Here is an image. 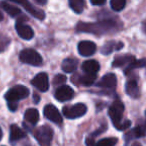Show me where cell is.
<instances>
[{"label": "cell", "instance_id": "6da1fadb", "mask_svg": "<svg viewBox=\"0 0 146 146\" xmlns=\"http://www.w3.org/2000/svg\"><path fill=\"white\" fill-rule=\"evenodd\" d=\"M121 28V24L116 22L113 19L100 21L94 23L79 22L76 25V31L82 33H91L95 35H103L108 33H113Z\"/></svg>", "mask_w": 146, "mask_h": 146}, {"label": "cell", "instance_id": "7a4b0ae2", "mask_svg": "<svg viewBox=\"0 0 146 146\" xmlns=\"http://www.w3.org/2000/svg\"><path fill=\"white\" fill-rule=\"evenodd\" d=\"M33 135L40 146H51V144H52L53 130L49 126H40L34 130Z\"/></svg>", "mask_w": 146, "mask_h": 146}, {"label": "cell", "instance_id": "3957f363", "mask_svg": "<svg viewBox=\"0 0 146 146\" xmlns=\"http://www.w3.org/2000/svg\"><path fill=\"white\" fill-rule=\"evenodd\" d=\"M29 95V89L23 85H16L9 89L5 93V99L7 103H17L19 100L27 98Z\"/></svg>", "mask_w": 146, "mask_h": 146}, {"label": "cell", "instance_id": "277c9868", "mask_svg": "<svg viewBox=\"0 0 146 146\" xmlns=\"http://www.w3.org/2000/svg\"><path fill=\"white\" fill-rule=\"evenodd\" d=\"M19 59L21 62L25 64L32 65V66H40L43 62V59L41 55L34 49L27 48L23 49L19 54Z\"/></svg>", "mask_w": 146, "mask_h": 146}, {"label": "cell", "instance_id": "5b68a950", "mask_svg": "<svg viewBox=\"0 0 146 146\" xmlns=\"http://www.w3.org/2000/svg\"><path fill=\"white\" fill-rule=\"evenodd\" d=\"M123 112H124V104L119 99L114 100V102L110 105L109 109H108V114H109L110 119H111L112 123H113V125L115 127H117L122 122Z\"/></svg>", "mask_w": 146, "mask_h": 146}, {"label": "cell", "instance_id": "8992f818", "mask_svg": "<svg viewBox=\"0 0 146 146\" xmlns=\"http://www.w3.org/2000/svg\"><path fill=\"white\" fill-rule=\"evenodd\" d=\"M63 115L68 119H76L87 112V106L83 103H77L72 106H65L62 109Z\"/></svg>", "mask_w": 146, "mask_h": 146}, {"label": "cell", "instance_id": "52a82bcc", "mask_svg": "<svg viewBox=\"0 0 146 146\" xmlns=\"http://www.w3.org/2000/svg\"><path fill=\"white\" fill-rule=\"evenodd\" d=\"M11 2L17 3V4H20L24 7V9L29 13L30 15H32L33 17L39 19V20H43L45 18V13L44 11H42L41 9L35 7L34 5H32L29 0H9Z\"/></svg>", "mask_w": 146, "mask_h": 146}, {"label": "cell", "instance_id": "ba28073f", "mask_svg": "<svg viewBox=\"0 0 146 146\" xmlns=\"http://www.w3.org/2000/svg\"><path fill=\"white\" fill-rule=\"evenodd\" d=\"M75 93H74V90L68 85H61L59 86L56 89L54 93V97L56 100L60 102H65L69 101L74 97Z\"/></svg>", "mask_w": 146, "mask_h": 146}, {"label": "cell", "instance_id": "9c48e42d", "mask_svg": "<svg viewBox=\"0 0 146 146\" xmlns=\"http://www.w3.org/2000/svg\"><path fill=\"white\" fill-rule=\"evenodd\" d=\"M31 84L34 87H36L39 91L41 92H46L49 88V80H48V75L46 73L41 72L38 73L37 75L34 76L32 80H31Z\"/></svg>", "mask_w": 146, "mask_h": 146}, {"label": "cell", "instance_id": "30bf717a", "mask_svg": "<svg viewBox=\"0 0 146 146\" xmlns=\"http://www.w3.org/2000/svg\"><path fill=\"white\" fill-rule=\"evenodd\" d=\"M44 115L48 120L52 121L55 124H61L62 123V116H61L60 112L58 111L56 107L52 104H47L44 107Z\"/></svg>", "mask_w": 146, "mask_h": 146}, {"label": "cell", "instance_id": "8fae6325", "mask_svg": "<svg viewBox=\"0 0 146 146\" xmlns=\"http://www.w3.org/2000/svg\"><path fill=\"white\" fill-rule=\"evenodd\" d=\"M15 29L16 32L19 36L24 40H30L34 36V31L31 28L29 25L24 24L23 22H21L20 20H18L15 24Z\"/></svg>", "mask_w": 146, "mask_h": 146}, {"label": "cell", "instance_id": "7c38bea8", "mask_svg": "<svg viewBox=\"0 0 146 146\" xmlns=\"http://www.w3.org/2000/svg\"><path fill=\"white\" fill-rule=\"evenodd\" d=\"M78 52L82 56H91L96 52V44L93 43L92 41H81L78 44Z\"/></svg>", "mask_w": 146, "mask_h": 146}, {"label": "cell", "instance_id": "4fadbf2b", "mask_svg": "<svg viewBox=\"0 0 146 146\" xmlns=\"http://www.w3.org/2000/svg\"><path fill=\"white\" fill-rule=\"evenodd\" d=\"M116 84H117V78H116L115 74H113V73H107L97 83V87L112 89V88H115Z\"/></svg>", "mask_w": 146, "mask_h": 146}, {"label": "cell", "instance_id": "5bb4252c", "mask_svg": "<svg viewBox=\"0 0 146 146\" xmlns=\"http://www.w3.org/2000/svg\"><path fill=\"white\" fill-rule=\"evenodd\" d=\"M125 92L128 96L132 98H139L140 90L138 87L137 81L135 79H130L125 84Z\"/></svg>", "mask_w": 146, "mask_h": 146}, {"label": "cell", "instance_id": "9a60e30c", "mask_svg": "<svg viewBox=\"0 0 146 146\" xmlns=\"http://www.w3.org/2000/svg\"><path fill=\"white\" fill-rule=\"evenodd\" d=\"M123 43L119 42V41H108L102 46L101 53L104 55H108L112 53L113 51H117L123 48Z\"/></svg>", "mask_w": 146, "mask_h": 146}, {"label": "cell", "instance_id": "2e32d148", "mask_svg": "<svg viewBox=\"0 0 146 146\" xmlns=\"http://www.w3.org/2000/svg\"><path fill=\"white\" fill-rule=\"evenodd\" d=\"M82 70L87 74H96L100 70V64L96 60H87L83 62L81 66Z\"/></svg>", "mask_w": 146, "mask_h": 146}, {"label": "cell", "instance_id": "e0dca14e", "mask_svg": "<svg viewBox=\"0 0 146 146\" xmlns=\"http://www.w3.org/2000/svg\"><path fill=\"white\" fill-rule=\"evenodd\" d=\"M25 136H26V133H25L20 127H18V126L15 125V124H12V125L10 126V136H9V140H10L12 143L22 139Z\"/></svg>", "mask_w": 146, "mask_h": 146}, {"label": "cell", "instance_id": "ac0fdd59", "mask_svg": "<svg viewBox=\"0 0 146 146\" xmlns=\"http://www.w3.org/2000/svg\"><path fill=\"white\" fill-rule=\"evenodd\" d=\"M134 59H135V57H134L133 55H130V54L117 56L114 58L113 63H112V66L113 67H122V66H124V65H129Z\"/></svg>", "mask_w": 146, "mask_h": 146}, {"label": "cell", "instance_id": "d6986e66", "mask_svg": "<svg viewBox=\"0 0 146 146\" xmlns=\"http://www.w3.org/2000/svg\"><path fill=\"white\" fill-rule=\"evenodd\" d=\"M24 119L31 125H35L39 121V112L35 108H29L25 111Z\"/></svg>", "mask_w": 146, "mask_h": 146}, {"label": "cell", "instance_id": "ffe728a7", "mask_svg": "<svg viewBox=\"0 0 146 146\" xmlns=\"http://www.w3.org/2000/svg\"><path fill=\"white\" fill-rule=\"evenodd\" d=\"M78 66V61L74 58H66L63 60L61 68L65 73H72L77 69Z\"/></svg>", "mask_w": 146, "mask_h": 146}, {"label": "cell", "instance_id": "44dd1931", "mask_svg": "<svg viewBox=\"0 0 146 146\" xmlns=\"http://www.w3.org/2000/svg\"><path fill=\"white\" fill-rule=\"evenodd\" d=\"M0 6L2 7L3 10H4L7 14L10 15L11 17H16L18 14H21V11L18 7L13 6V5L9 4V3L5 2V1H3V2L0 3Z\"/></svg>", "mask_w": 146, "mask_h": 146}, {"label": "cell", "instance_id": "7402d4cb", "mask_svg": "<svg viewBox=\"0 0 146 146\" xmlns=\"http://www.w3.org/2000/svg\"><path fill=\"white\" fill-rule=\"evenodd\" d=\"M144 135H145V127H144V125H138V126H136L131 132L126 134L125 140H126V142H127L128 140L132 137L139 138V137H143Z\"/></svg>", "mask_w": 146, "mask_h": 146}, {"label": "cell", "instance_id": "603a6c76", "mask_svg": "<svg viewBox=\"0 0 146 146\" xmlns=\"http://www.w3.org/2000/svg\"><path fill=\"white\" fill-rule=\"evenodd\" d=\"M69 5L71 9L75 13H82L85 8V1L84 0H69Z\"/></svg>", "mask_w": 146, "mask_h": 146}, {"label": "cell", "instance_id": "cb8c5ba5", "mask_svg": "<svg viewBox=\"0 0 146 146\" xmlns=\"http://www.w3.org/2000/svg\"><path fill=\"white\" fill-rule=\"evenodd\" d=\"M96 77H97L96 74H87V73H85L84 75L80 76L79 83L84 86H90L95 82Z\"/></svg>", "mask_w": 146, "mask_h": 146}, {"label": "cell", "instance_id": "d4e9b609", "mask_svg": "<svg viewBox=\"0 0 146 146\" xmlns=\"http://www.w3.org/2000/svg\"><path fill=\"white\" fill-rule=\"evenodd\" d=\"M145 66V60L144 59H140V60H137V59H134L129 65L125 68L124 70V73L125 74H128L130 71H132L133 69L135 68H141V67H144Z\"/></svg>", "mask_w": 146, "mask_h": 146}, {"label": "cell", "instance_id": "484cf974", "mask_svg": "<svg viewBox=\"0 0 146 146\" xmlns=\"http://www.w3.org/2000/svg\"><path fill=\"white\" fill-rule=\"evenodd\" d=\"M126 5V0H110V6L114 11H121Z\"/></svg>", "mask_w": 146, "mask_h": 146}, {"label": "cell", "instance_id": "4316f807", "mask_svg": "<svg viewBox=\"0 0 146 146\" xmlns=\"http://www.w3.org/2000/svg\"><path fill=\"white\" fill-rule=\"evenodd\" d=\"M117 143V138L115 137H109L101 139L95 143V146H114Z\"/></svg>", "mask_w": 146, "mask_h": 146}, {"label": "cell", "instance_id": "83f0119b", "mask_svg": "<svg viewBox=\"0 0 146 146\" xmlns=\"http://www.w3.org/2000/svg\"><path fill=\"white\" fill-rule=\"evenodd\" d=\"M9 43H10V39L6 35L0 33V52L4 51L8 47Z\"/></svg>", "mask_w": 146, "mask_h": 146}, {"label": "cell", "instance_id": "f1b7e54d", "mask_svg": "<svg viewBox=\"0 0 146 146\" xmlns=\"http://www.w3.org/2000/svg\"><path fill=\"white\" fill-rule=\"evenodd\" d=\"M67 80L66 76L65 75H62V74H58L54 77L53 79V85L54 86H61V84L65 83Z\"/></svg>", "mask_w": 146, "mask_h": 146}, {"label": "cell", "instance_id": "f546056e", "mask_svg": "<svg viewBox=\"0 0 146 146\" xmlns=\"http://www.w3.org/2000/svg\"><path fill=\"white\" fill-rule=\"evenodd\" d=\"M131 126V121L130 120H125V121H122L119 125L116 127V129L118 130H125L127 128H129Z\"/></svg>", "mask_w": 146, "mask_h": 146}, {"label": "cell", "instance_id": "4dcf8cb0", "mask_svg": "<svg viewBox=\"0 0 146 146\" xmlns=\"http://www.w3.org/2000/svg\"><path fill=\"white\" fill-rule=\"evenodd\" d=\"M106 129H107V124H103V125H102L101 127H100L98 130H96V131L94 132V133L92 134L91 136H92V137H93V136H97V135H99V134H101L102 132L105 131Z\"/></svg>", "mask_w": 146, "mask_h": 146}, {"label": "cell", "instance_id": "1f68e13d", "mask_svg": "<svg viewBox=\"0 0 146 146\" xmlns=\"http://www.w3.org/2000/svg\"><path fill=\"white\" fill-rule=\"evenodd\" d=\"M85 143L87 146H95V141H94L93 137H91V136H89V137L86 138Z\"/></svg>", "mask_w": 146, "mask_h": 146}, {"label": "cell", "instance_id": "d6a6232c", "mask_svg": "<svg viewBox=\"0 0 146 146\" xmlns=\"http://www.w3.org/2000/svg\"><path fill=\"white\" fill-rule=\"evenodd\" d=\"M90 2L93 5H98L99 6V5H103L106 2V0H90Z\"/></svg>", "mask_w": 146, "mask_h": 146}, {"label": "cell", "instance_id": "836d02e7", "mask_svg": "<svg viewBox=\"0 0 146 146\" xmlns=\"http://www.w3.org/2000/svg\"><path fill=\"white\" fill-rule=\"evenodd\" d=\"M34 2L38 5H45L47 3V0H34Z\"/></svg>", "mask_w": 146, "mask_h": 146}, {"label": "cell", "instance_id": "e575fe53", "mask_svg": "<svg viewBox=\"0 0 146 146\" xmlns=\"http://www.w3.org/2000/svg\"><path fill=\"white\" fill-rule=\"evenodd\" d=\"M39 100H40V97H39L37 94H34V96H33V101H34V103H38Z\"/></svg>", "mask_w": 146, "mask_h": 146}, {"label": "cell", "instance_id": "d590c367", "mask_svg": "<svg viewBox=\"0 0 146 146\" xmlns=\"http://www.w3.org/2000/svg\"><path fill=\"white\" fill-rule=\"evenodd\" d=\"M131 146H142V145H141V144L139 143V142H135V143H133V144H132Z\"/></svg>", "mask_w": 146, "mask_h": 146}, {"label": "cell", "instance_id": "8d00e7d4", "mask_svg": "<svg viewBox=\"0 0 146 146\" xmlns=\"http://www.w3.org/2000/svg\"><path fill=\"white\" fill-rule=\"evenodd\" d=\"M2 135H3L2 130H1V128H0V140H1V138H2Z\"/></svg>", "mask_w": 146, "mask_h": 146}, {"label": "cell", "instance_id": "74e56055", "mask_svg": "<svg viewBox=\"0 0 146 146\" xmlns=\"http://www.w3.org/2000/svg\"><path fill=\"white\" fill-rule=\"evenodd\" d=\"M3 20V15H2V13L0 12V21H2Z\"/></svg>", "mask_w": 146, "mask_h": 146}]
</instances>
